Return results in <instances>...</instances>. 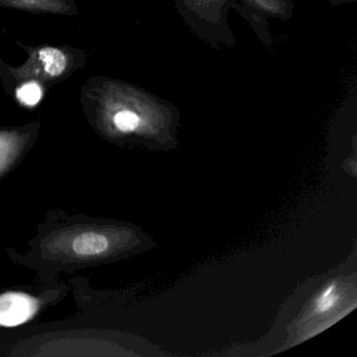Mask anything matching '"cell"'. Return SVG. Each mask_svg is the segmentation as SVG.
I'll list each match as a JSON object with an SVG mask.
<instances>
[{
  "mask_svg": "<svg viewBox=\"0 0 357 357\" xmlns=\"http://www.w3.org/2000/svg\"><path fill=\"white\" fill-rule=\"evenodd\" d=\"M22 141L16 135L0 133V176L17 160Z\"/></svg>",
  "mask_w": 357,
  "mask_h": 357,
  "instance_id": "5",
  "label": "cell"
},
{
  "mask_svg": "<svg viewBox=\"0 0 357 357\" xmlns=\"http://www.w3.org/2000/svg\"><path fill=\"white\" fill-rule=\"evenodd\" d=\"M39 57L43 62H45V70L50 76L58 77L66 70V55L61 51L53 47H45L39 52Z\"/></svg>",
  "mask_w": 357,
  "mask_h": 357,
  "instance_id": "6",
  "label": "cell"
},
{
  "mask_svg": "<svg viewBox=\"0 0 357 357\" xmlns=\"http://www.w3.org/2000/svg\"><path fill=\"white\" fill-rule=\"evenodd\" d=\"M246 6L255 8L264 13L267 17L289 20L294 12L291 0H239Z\"/></svg>",
  "mask_w": 357,
  "mask_h": 357,
  "instance_id": "4",
  "label": "cell"
},
{
  "mask_svg": "<svg viewBox=\"0 0 357 357\" xmlns=\"http://www.w3.org/2000/svg\"><path fill=\"white\" fill-rule=\"evenodd\" d=\"M17 97L26 105L34 106L43 98V91L38 84L31 82L18 89Z\"/></svg>",
  "mask_w": 357,
  "mask_h": 357,
  "instance_id": "7",
  "label": "cell"
},
{
  "mask_svg": "<svg viewBox=\"0 0 357 357\" xmlns=\"http://www.w3.org/2000/svg\"><path fill=\"white\" fill-rule=\"evenodd\" d=\"M39 301L22 291L0 294V326L16 327L31 321L38 312Z\"/></svg>",
  "mask_w": 357,
  "mask_h": 357,
  "instance_id": "3",
  "label": "cell"
},
{
  "mask_svg": "<svg viewBox=\"0 0 357 357\" xmlns=\"http://www.w3.org/2000/svg\"><path fill=\"white\" fill-rule=\"evenodd\" d=\"M183 22L198 37L213 45H235L229 28V14L236 11L252 26L264 45H271V33L267 16L239 0H173Z\"/></svg>",
  "mask_w": 357,
  "mask_h": 357,
  "instance_id": "2",
  "label": "cell"
},
{
  "mask_svg": "<svg viewBox=\"0 0 357 357\" xmlns=\"http://www.w3.org/2000/svg\"><path fill=\"white\" fill-rule=\"evenodd\" d=\"M336 300H337V294H336L335 286H328L317 298V304H315L317 305V310L319 312H326L335 305Z\"/></svg>",
  "mask_w": 357,
  "mask_h": 357,
  "instance_id": "8",
  "label": "cell"
},
{
  "mask_svg": "<svg viewBox=\"0 0 357 357\" xmlns=\"http://www.w3.org/2000/svg\"><path fill=\"white\" fill-rule=\"evenodd\" d=\"M130 231L112 225H72L47 236L41 252L52 262H96L126 250L132 238Z\"/></svg>",
  "mask_w": 357,
  "mask_h": 357,
  "instance_id": "1",
  "label": "cell"
}]
</instances>
